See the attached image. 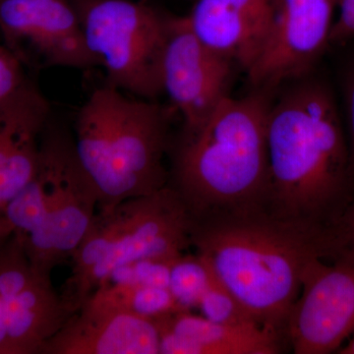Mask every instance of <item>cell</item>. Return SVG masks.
<instances>
[{
    "mask_svg": "<svg viewBox=\"0 0 354 354\" xmlns=\"http://www.w3.org/2000/svg\"><path fill=\"white\" fill-rule=\"evenodd\" d=\"M266 142L268 185L261 207L323 232L353 201L354 180L335 88L317 69L277 91Z\"/></svg>",
    "mask_w": 354,
    "mask_h": 354,
    "instance_id": "1",
    "label": "cell"
},
{
    "mask_svg": "<svg viewBox=\"0 0 354 354\" xmlns=\"http://www.w3.org/2000/svg\"><path fill=\"white\" fill-rule=\"evenodd\" d=\"M191 247L260 325L286 341L305 272L324 260L322 232L257 206L194 218Z\"/></svg>",
    "mask_w": 354,
    "mask_h": 354,
    "instance_id": "2",
    "label": "cell"
},
{
    "mask_svg": "<svg viewBox=\"0 0 354 354\" xmlns=\"http://www.w3.org/2000/svg\"><path fill=\"white\" fill-rule=\"evenodd\" d=\"M276 93L225 97L208 120L171 141L169 185L193 218L262 206L268 185L266 125Z\"/></svg>",
    "mask_w": 354,
    "mask_h": 354,
    "instance_id": "3",
    "label": "cell"
},
{
    "mask_svg": "<svg viewBox=\"0 0 354 354\" xmlns=\"http://www.w3.org/2000/svg\"><path fill=\"white\" fill-rule=\"evenodd\" d=\"M169 109L129 97L108 84L95 88L79 109L74 145L97 194V211L169 184L165 157L171 146Z\"/></svg>",
    "mask_w": 354,
    "mask_h": 354,
    "instance_id": "4",
    "label": "cell"
},
{
    "mask_svg": "<svg viewBox=\"0 0 354 354\" xmlns=\"http://www.w3.org/2000/svg\"><path fill=\"white\" fill-rule=\"evenodd\" d=\"M193 218L167 184L162 189L97 211L72 255V272L62 297L74 314L120 270L146 261L174 262L191 247Z\"/></svg>",
    "mask_w": 354,
    "mask_h": 354,
    "instance_id": "5",
    "label": "cell"
},
{
    "mask_svg": "<svg viewBox=\"0 0 354 354\" xmlns=\"http://www.w3.org/2000/svg\"><path fill=\"white\" fill-rule=\"evenodd\" d=\"M88 50L109 86L156 101L162 93L160 64L169 14L145 1L70 0Z\"/></svg>",
    "mask_w": 354,
    "mask_h": 354,
    "instance_id": "6",
    "label": "cell"
},
{
    "mask_svg": "<svg viewBox=\"0 0 354 354\" xmlns=\"http://www.w3.org/2000/svg\"><path fill=\"white\" fill-rule=\"evenodd\" d=\"M36 177L43 189V223L29 236H16L31 264L51 274L83 241L99 200L77 156L73 134L50 120L41 137Z\"/></svg>",
    "mask_w": 354,
    "mask_h": 354,
    "instance_id": "7",
    "label": "cell"
},
{
    "mask_svg": "<svg viewBox=\"0 0 354 354\" xmlns=\"http://www.w3.org/2000/svg\"><path fill=\"white\" fill-rule=\"evenodd\" d=\"M0 36L28 68L99 66L70 0H0Z\"/></svg>",
    "mask_w": 354,
    "mask_h": 354,
    "instance_id": "8",
    "label": "cell"
},
{
    "mask_svg": "<svg viewBox=\"0 0 354 354\" xmlns=\"http://www.w3.org/2000/svg\"><path fill=\"white\" fill-rule=\"evenodd\" d=\"M339 0H279L264 50L246 72L252 88L276 93L312 73L330 50Z\"/></svg>",
    "mask_w": 354,
    "mask_h": 354,
    "instance_id": "9",
    "label": "cell"
},
{
    "mask_svg": "<svg viewBox=\"0 0 354 354\" xmlns=\"http://www.w3.org/2000/svg\"><path fill=\"white\" fill-rule=\"evenodd\" d=\"M235 68L200 41L186 16L169 15L160 81L162 93L183 116V131L201 127L230 95Z\"/></svg>",
    "mask_w": 354,
    "mask_h": 354,
    "instance_id": "10",
    "label": "cell"
},
{
    "mask_svg": "<svg viewBox=\"0 0 354 354\" xmlns=\"http://www.w3.org/2000/svg\"><path fill=\"white\" fill-rule=\"evenodd\" d=\"M0 301L6 312L11 354H39L72 315L50 274L37 270L16 235L0 248Z\"/></svg>",
    "mask_w": 354,
    "mask_h": 354,
    "instance_id": "11",
    "label": "cell"
},
{
    "mask_svg": "<svg viewBox=\"0 0 354 354\" xmlns=\"http://www.w3.org/2000/svg\"><path fill=\"white\" fill-rule=\"evenodd\" d=\"M354 332V267L313 261L290 310L286 342L295 354L337 353Z\"/></svg>",
    "mask_w": 354,
    "mask_h": 354,
    "instance_id": "12",
    "label": "cell"
},
{
    "mask_svg": "<svg viewBox=\"0 0 354 354\" xmlns=\"http://www.w3.org/2000/svg\"><path fill=\"white\" fill-rule=\"evenodd\" d=\"M279 0H194L186 15L209 48L248 71L271 35Z\"/></svg>",
    "mask_w": 354,
    "mask_h": 354,
    "instance_id": "13",
    "label": "cell"
},
{
    "mask_svg": "<svg viewBox=\"0 0 354 354\" xmlns=\"http://www.w3.org/2000/svg\"><path fill=\"white\" fill-rule=\"evenodd\" d=\"M39 354H160L153 319L86 301Z\"/></svg>",
    "mask_w": 354,
    "mask_h": 354,
    "instance_id": "14",
    "label": "cell"
},
{
    "mask_svg": "<svg viewBox=\"0 0 354 354\" xmlns=\"http://www.w3.org/2000/svg\"><path fill=\"white\" fill-rule=\"evenodd\" d=\"M50 120V102L30 80L0 108V213L34 178Z\"/></svg>",
    "mask_w": 354,
    "mask_h": 354,
    "instance_id": "15",
    "label": "cell"
},
{
    "mask_svg": "<svg viewBox=\"0 0 354 354\" xmlns=\"http://www.w3.org/2000/svg\"><path fill=\"white\" fill-rule=\"evenodd\" d=\"M160 339V354H278L286 339L263 326L214 322L181 310L153 319Z\"/></svg>",
    "mask_w": 354,
    "mask_h": 354,
    "instance_id": "16",
    "label": "cell"
},
{
    "mask_svg": "<svg viewBox=\"0 0 354 354\" xmlns=\"http://www.w3.org/2000/svg\"><path fill=\"white\" fill-rule=\"evenodd\" d=\"M86 301L149 319L187 310L181 306L167 286L139 281H122L114 285L104 283Z\"/></svg>",
    "mask_w": 354,
    "mask_h": 354,
    "instance_id": "17",
    "label": "cell"
},
{
    "mask_svg": "<svg viewBox=\"0 0 354 354\" xmlns=\"http://www.w3.org/2000/svg\"><path fill=\"white\" fill-rule=\"evenodd\" d=\"M216 278L208 265L198 255L181 256L174 261L169 274V290L183 308L199 306Z\"/></svg>",
    "mask_w": 354,
    "mask_h": 354,
    "instance_id": "18",
    "label": "cell"
},
{
    "mask_svg": "<svg viewBox=\"0 0 354 354\" xmlns=\"http://www.w3.org/2000/svg\"><path fill=\"white\" fill-rule=\"evenodd\" d=\"M335 94L346 130L349 162L354 180V39L337 48Z\"/></svg>",
    "mask_w": 354,
    "mask_h": 354,
    "instance_id": "19",
    "label": "cell"
},
{
    "mask_svg": "<svg viewBox=\"0 0 354 354\" xmlns=\"http://www.w3.org/2000/svg\"><path fill=\"white\" fill-rule=\"evenodd\" d=\"M198 307L202 310V316L214 322L235 326H262L218 279L203 297Z\"/></svg>",
    "mask_w": 354,
    "mask_h": 354,
    "instance_id": "20",
    "label": "cell"
},
{
    "mask_svg": "<svg viewBox=\"0 0 354 354\" xmlns=\"http://www.w3.org/2000/svg\"><path fill=\"white\" fill-rule=\"evenodd\" d=\"M324 262L354 267V198L334 223L322 232Z\"/></svg>",
    "mask_w": 354,
    "mask_h": 354,
    "instance_id": "21",
    "label": "cell"
},
{
    "mask_svg": "<svg viewBox=\"0 0 354 354\" xmlns=\"http://www.w3.org/2000/svg\"><path fill=\"white\" fill-rule=\"evenodd\" d=\"M25 67L12 53L0 46V108L4 106L29 79Z\"/></svg>",
    "mask_w": 354,
    "mask_h": 354,
    "instance_id": "22",
    "label": "cell"
},
{
    "mask_svg": "<svg viewBox=\"0 0 354 354\" xmlns=\"http://www.w3.org/2000/svg\"><path fill=\"white\" fill-rule=\"evenodd\" d=\"M354 39V0H339L330 38V50Z\"/></svg>",
    "mask_w": 354,
    "mask_h": 354,
    "instance_id": "23",
    "label": "cell"
},
{
    "mask_svg": "<svg viewBox=\"0 0 354 354\" xmlns=\"http://www.w3.org/2000/svg\"><path fill=\"white\" fill-rule=\"evenodd\" d=\"M0 354H11L6 312L0 301Z\"/></svg>",
    "mask_w": 354,
    "mask_h": 354,
    "instance_id": "24",
    "label": "cell"
},
{
    "mask_svg": "<svg viewBox=\"0 0 354 354\" xmlns=\"http://www.w3.org/2000/svg\"><path fill=\"white\" fill-rule=\"evenodd\" d=\"M13 234V228L3 213H0V248Z\"/></svg>",
    "mask_w": 354,
    "mask_h": 354,
    "instance_id": "25",
    "label": "cell"
},
{
    "mask_svg": "<svg viewBox=\"0 0 354 354\" xmlns=\"http://www.w3.org/2000/svg\"><path fill=\"white\" fill-rule=\"evenodd\" d=\"M339 354H354V332L348 337V342L337 351Z\"/></svg>",
    "mask_w": 354,
    "mask_h": 354,
    "instance_id": "26",
    "label": "cell"
}]
</instances>
